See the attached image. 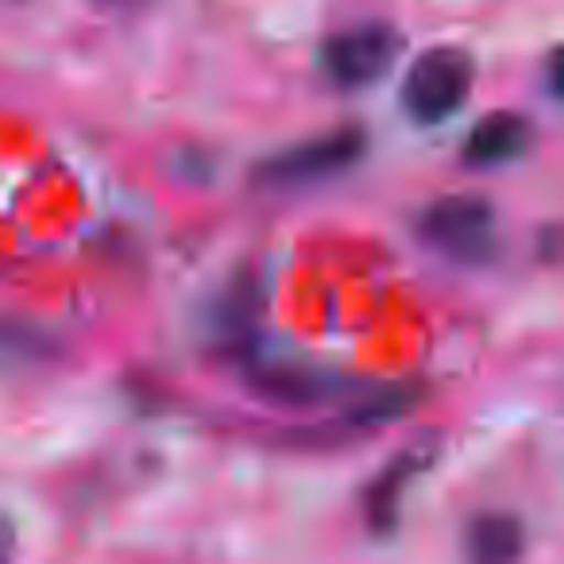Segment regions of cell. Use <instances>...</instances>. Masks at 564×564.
Segmentation results:
<instances>
[{
  "mask_svg": "<svg viewBox=\"0 0 564 564\" xmlns=\"http://www.w3.org/2000/svg\"><path fill=\"white\" fill-rule=\"evenodd\" d=\"M468 553L484 564L514 561L522 553V525L510 514H484L468 530Z\"/></svg>",
  "mask_w": 564,
  "mask_h": 564,
  "instance_id": "cell-6",
  "label": "cell"
},
{
  "mask_svg": "<svg viewBox=\"0 0 564 564\" xmlns=\"http://www.w3.org/2000/svg\"><path fill=\"white\" fill-rule=\"evenodd\" d=\"M4 549H9V541H4V530H0V556H4Z\"/></svg>",
  "mask_w": 564,
  "mask_h": 564,
  "instance_id": "cell-7",
  "label": "cell"
},
{
  "mask_svg": "<svg viewBox=\"0 0 564 564\" xmlns=\"http://www.w3.org/2000/svg\"><path fill=\"white\" fill-rule=\"evenodd\" d=\"M364 151V135L356 128L337 135H325V140H310L294 151H282L279 159L263 166V182L274 186H294V182H317L329 178L333 171H345L360 159Z\"/></svg>",
  "mask_w": 564,
  "mask_h": 564,
  "instance_id": "cell-4",
  "label": "cell"
},
{
  "mask_svg": "<svg viewBox=\"0 0 564 564\" xmlns=\"http://www.w3.org/2000/svg\"><path fill=\"white\" fill-rule=\"evenodd\" d=\"M471 89V58L456 47H433L417 55L402 82V105L417 124H441L456 117Z\"/></svg>",
  "mask_w": 564,
  "mask_h": 564,
  "instance_id": "cell-1",
  "label": "cell"
},
{
  "mask_svg": "<svg viewBox=\"0 0 564 564\" xmlns=\"http://www.w3.org/2000/svg\"><path fill=\"white\" fill-rule=\"evenodd\" d=\"M425 240L448 259L460 263H487L499 248L495 209L479 197H445L422 217Z\"/></svg>",
  "mask_w": 564,
  "mask_h": 564,
  "instance_id": "cell-2",
  "label": "cell"
},
{
  "mask_svg": "<svg viewBox=\"0 0 564 564\" xmlns=\"http://www.w3.org/2000/svg\"><path fill=\"white\" fill-rule=\"evenodd\" d=\"M525 148H530V124L514 112H491L487 120H479L471 140L464 143V159L471 166H499L525 155Z\"/></svg>",
  "mask_w": 564,
  "mask_h": 564,
  "instance_id": "cell-5",
  "label": "cell"
},
{
  "mask_svg": "<svg viewBox=\"0 0 564 564\" xmlns=\"http://www.w3.org/2000/svg\"><path fill=\"white\" fill-rule=\"evenodd\" d=\"M402 51V40L394 28L387 24H364L352 32H340L325 43L322 51V66L337 86L345 89H360L371 86L376 78H383L394 66Z\"/></svg>",
  "mask_w": 564,
  "mask_h": 564,
  "instance_id": "cell-3",
  "label": "cell"
}]
</instances>
